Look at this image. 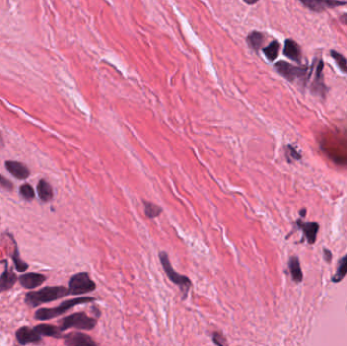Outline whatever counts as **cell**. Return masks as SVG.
I'll return each mask as SVG.
<instances>
[{
  "instance_id": "1",
  "label": "cell",
  "mask_w": 347,
  "mask_h": 346,
  "mask_svg": "<svg viewBox=\"0 0 347 346\" xmlns=\"http://www.w3.org/2000/svg\"><path fill=\"white\" fill-rule=\"evenodd\" d=\"M69 295V290L64 286L44 287L38 292H31L25 296V302L30 307H38L51 302Z\"/></svg>"
},
{
  "instance_id": "2",
  "label": "cell",
  "mask_w": 347,
  "mask_h": 346,
  "mask_svg": "<svg viewBox=\"0 0 347 346\" xmlns=\"http://www.w3.org/2000/svg\"><path fill=\"white\" fill-rule=\"evenodd\" d=\"M96 298L95 297H76V298H72V299H68L64 302H62V304L59 306V307H57V308H43V309H40L36 312L35 314V318L37 320H41V321H44V320H50V319H53L55 318V317H58V316H60L62 314H64L65 312H67L68 310L72 309L74 307L77 306V305H80V304H86V302H91V301H94Z\"/></svg>"
},
{
  "instance_id": "3",
  "label": "cell",
  "mask_w": 347,
  "mask_h": 346,
  "mask_svg": "<svg viewBox=\"0 0 347 346\" xmlns=\"http://www.w3.org/2000/svg\"><path fill=\"white\" fill-rule=\"evenodd\" d=\"M160 260H161V263L163 265V268L166 272V275L168 276V278L173 283H175L176 285H178L180 287L181 292L183 293L184 298H186L188 296V293H189V291H190V287L192 285L191 280L187 276L179 274V273L172 267L171 262L169 260L168 254L166 252L160 253Z\"/></svg>"
},
{
  "instance_id": "4",
  "label": "cell",
  "mask_w": 347,
  "mask_h": 346,
  "mask_svg": "<svg viewBox=\"0 0 347 346\" xmlns=\"http://www.w3.org/2000/svg\"><path fill=\"white\" fill-rule=\"evenodd\" d=\"M275 69L278 71V74L283 76L288 81L294 82L296 80L300 81V83H306L308 80L311 70L308 67L301 66H294L285 61H279L275 64Z\"/></svg>"
},
{
  "instance_id": "5",
  "label": "cell",
  "mask_w": 347,
  "mask_h": 346,
  "mask_svg": "<svg viewBox=\"0 0 347 346\" xmlns=\"http://www.w3.org/2000/svg\"><path fill=\"white\" fill-rule=\"evenodd\" d=\"M97 325L96 319L83 312L71 314L60 321V330L64 331L70 328L78 330H93Z\"/></svg>"
},
{
  "instance_id": "6",
  "label": "cell",
  "mask_w": 347,
  "mask_h": 346,
  "mask_svg": "<svg viewBox=\"0 0 347 346\" xmlns=\"http://www.w3.org/2000/svg\"><path fill=\"white\" fill-rule=\"evenodd\" d=\"M69 295L79 296L88 294L96 290V284L91 279L90 275L86 272H80L74 275L69 280Z\"/></svg>"
},
{
  "instance_id": "7",
  "label": "cell",
  "mask_w": 347,
  "mask_h": 346,
  "mask_svg": "<svg viewBox=\"0 0 347 346\" xmlns=\"http://www.w3.org/2000/svg\"><path fill=\"white\" fill-rule=\"evenodd\" d=\"M315 66V77L312 83V92L316 96L325 98L327 88L324 82V62L321 59H318Z\"/></svg>"
},
{
  "instance_id": "8",
  "label": "cell",
  "mask_w": 347,
  "mask_h": 346,
  "mask_svg": "<svg viewBox=\"0 0 347 346\" xmlns=\"http://www.w3.org/2000/svg\"><path fill=\"white\" fill-rule=\"evenodd\" d=\"M299 1L302 5L315 12H322L328 8H335L347 4L346 1L341 0H299Z\"/></svg>"
},
{
  "instance_id": "9",
  "label": "cell",
  "mask_w": 347,
  "mask_h": 346,
  "mask_svg": "<svg viewBox=\"0 0 347 346\" xmlns=\"http://www.w3.org/2000/svg\"><path fill=\"white\" fill-rule=\"evenodd\" d=\"M64 343L69 346H96L97 343L86 334L72 332L64 336Z\"/></svg>"
},
{
  "instance_id": "10",
  "label": "cell",
  "mask_w": 347,
  "mask_h": 346,
  "mask_svg": "<svg viewBox=\"0 0 347 346\" xmlns=\"http://www.w3.org/2000/svg\"><path fill=\"white\" fill-rule=\"evenodd\" d=\"M17 340L20 344L25 345L27 343H38L42 340L41 335L37 332V331L34 329H31L28 327H22L20 328L17 333Z\"/></svg>"
},
{
  "instance_id": "11",
  "label": "cell",
  "mask_w": 347,
  "mask_h": 346,
  "mask_svg": "<svg viewBox=\"0 0 347 346\" xmlns=\"http://www.w3.org/2000/svg\"><path fill=\"white\" fill-rule=\"evenodd\" d=\"M5 167L6 170L10 173V174L19 180H25L26 178H28L30 176L31 172L28 170V168L19 162H14V161H7L5 163Z\"/></svg>"
},
{
  "instance_id": "12",
  "label": "cell",
  "mask_w": 347,
  "mask_h": 346,
  "mask_svg": "<svg viewBox=\"0 0 347 346\" xmlns=\"http://www.w3.org/2000/svg\"><path fill=\"white\" fill-rule=\"evenodd\" d=\"M5 267H4V271L0 276V293L6 292L14 285V283L17 282V275L16 273H14L8 266V263L5 262Z\"/></svg>"
},
{
  "instance_id": "13",
  "label": "cell",
  "mask_w": 347,
  "mask_h": 346,
  "mask_svg": "<svg viewBox=\"0 0 347 346\" xmlns=\"http://www.w3.org/2000/svg\"><path fill=\"white\" fill-rule=\"evenodd\" d=\"M19 280L21 285L25 288L33 290V288L40 286L46 280V277L42 274H38V273H28V274L21 275Z\"/></svg>"
},
{
  "instance_id": "14",
  "label": "cell",
  "mask_w": 347,
  "mask_h": 346,
  "mask_svg": "<svg viewBox=\"0 0 347 346\" xmlns=\"http://www.w3.org/2000/svg\"><path fill=\"white\" fill-rule=\"evenodd\" d=\"M283 55L295 62H299L301 59V53H300L299 46L294 40L291 39H287L284 42Z\"/></svg>"
},
{
  "instance_id": "15",
  "label": "cell",
  "mask_w": 347,
  "mask_h": 346,
  "mask_svg": "<svg viewBox=\"0 0 347 346\" xmlns=\"http://www.w3.org/2000/svg\"><path fill=\"white\" fill-rule=\"evenodd\" d=\"M297 225L302 229V232L305 233L307 240L310 244H314L317 238L318 229H319V224L317 222H306L303 223L301 221L297 222Z\"/></svg>"
},
{
  "instance_id": "16",
  "label": "cell",
  "mask_w": 347,
  "mask_h": 346,
  "mask_svg": "<svg viewBox=\"0 0 347 346\" xmlns=\"http://www.w3.org/2000/svg\"><path fill=\"white\" fill-rule=\"evenodd\" d=\"M38 194L43 202H48L54 197L52 186L45 180H41L38 184Z\"/></svg>"
},
{
  "instance_id": "17",
  "label": "cell",
  "mask_w": 347,
  "mask_h": 346,
  "mask_svg": "<svg viewBox=\"0 0 347 346\" xmlns=\"http://www.w3.org/2000/svg\"><path fill=\"white\" fill-rule=\"evenodd\" d=\"M288 267H289V272H291L293 280L297 283L301 282L303 275H302V271H301L299 261L297 257H291V259H289V261H288Z\"/></svg>"
},
{
  "instance_id": "18",
  "label": "cell",
  "mask_w": 347,
  "mask_h": 346,
  "mask_svg": "<svg viewBox=\"0 0 347 346\" xmlns=\"http://www.w3.org/2000/svg\"><path fill=\"white\" fill-rule=\"evenodd\" d=\"M35 330L40 335H43V336H50V337H55V338H60L62 336L60 328H57L53 325L41 324V325L36 326Z\"/></svg>"
},
{
  "instance_id": "19",
  "label": "cell",
  "mask_w": 347,
  "mask_h": 346,
  "mask_svg": "<svg viewBox=\"0 0 347 346\" xmlns=\"http://www.w3.org/2000/svg\"><path fill=\"white\" fill-rule=\"evenodd\" d=\"M264 40H265V36L262 33H260V32H253L247 37L248 45L254 51H258L260 48L262 47Z\"/></svg>"
},
{
  "instance_id": "20",
  "label": "cell",
  "mask_w": 347,
  "mask_h": 346,
  "mask_svg": "<svg viewBox=\"0 0 347 346\" xmlns=\"http://www.w3.org/2000/svg\"><path fill=\"white\" fill-rule=\"evenodd\" d=\"M279 48H280L279 43L277 41H273L267 47L263 48V53L267 57V59L269 61H274L277 58L278 53H279Z\"/></svg>"
},
{
  "instance_id": "21",
  "label": "cell",
  "mask_w": 347,
  "mask_h": 346,
  "mask_svg": "<svg viewBox=\"0 0 347 346\" xmlns=\"http://www.w3.org/2000/svg\"><path fill=\"white\" fill-rule=\"evenodd\" d=\"M346 274H347V254L339 261L335 275L332 277V281L338 283L346 276Z\"/></svg>"
},
{
  "instance_id": "22",
  "label": "cell",
  "mask_w": 347,
  "mask_h": 346,
  "mask_svg": "<svg viewBox=\"0 0 347 346\" xmlns=\"http://www.w3.org/2000/svg\"><path fill=\"white\" fill-rule=\"evenodd\" d=\"M144 205V214L147 215V218L149 219H155L157 216H160V214L163 212V209L151 202H148V201H143Z\"/></svg>"
},
{
  "instance_id": "23",
  "label": "cell",
  "mask_w": 347,
  "mask_h": 346,
  "mask_svg": "<svg viewBox=\"0 0 347 346\" xmlns=\"http://www.w3.org/2000/svg\"><path fill=\"white\" fill-rule=\"evenodd\" d=\"M13 244H14V250H13V254H12L11 258H12V260H13L14 266H16V268H17V270L19 272H24V271H25L28 268V265H27V263L24 262L22 259L20 258L19 250H18V247H17V243L14 240H13Z\"/></svg>"
},
{
  "instance_id": "24",
  "label": "cell",
  "mask_w": 347,
  "mask_h": 346,
  "mask_svg": "<svg viewBox=\"0 0 347 346\" xmlns=\"http://www.w3.org/2000/svg\"><path fill=\"white\" fill-rule=\"evenodd\" d=\"M331 56H332V58H333L335 60V62L337 63L340 70L347 74V60L344 58V56L334 50L331 51Z\"/></svg>"
},
{
  "instance_id": "25",
  "label": "cell",
  "mask_w": 347,
  "mask_h": 346,
  "mask_svg": "<svg viewBox=\"0 0 347 346\" xmlns=\"http://www.w3.org/2000/svg\"><path fill=\"white\" fill-rule=\"evenodd\" d=\"M20 194L24 199H25L27 201H31L35 197V191L30 184L22 185L20 187Z\"/></svg>"
},
{
  "instance_id": "26",
  "label": "cell",
  "mask_w": 347,
  "mask_h": 346,
  "mask_svg": "<svg viewBox=\"0 0 347 346\" xmlns=\"http://www.w3.org/2000/svg\"><path fill=\"white\" fill-rule=\"evenodd\" d=\"M212 340L215 344H218V345H226L227 344L224 336L219 332H214L212 334Z\"/></svg>"
},
{
  "instance_id": "27",
  "label": "cell",
  "mask_w": 347,
  "mask_h": 346,
  "mask_svg": "<svg viewBox=\"0 0 347 346\" xmlns=\"http://www.w3.org/2000/svg\"><path fill=\"white\" fill-rule=\"evenodd\" d=\"M0 186L3 187L4 189H7V190H12L13 189V185L12 183L7 180L6 178H4L3 176L0 175Z\"/></svg>"
},
{
  "instance_id": "28",
  "label": "cell",
  "mask_w": 347,
  "mask_h": 346,
  "mask_svg": "<svg viewBox=\"0 0 347 346\" xmlns=\"http://www.w3.org/2000/svg\"><path fill=\"white\" fill-rule=\"evenodd\" d=\"M324 254H325V259H326V261H327V262H330V261H331V259H332V253H331L329 250L325 249V250H324Z\"/></svg>"
},
{
  "instance_id": "29",
  "label": "cell",
  "mask_w": 347,
  "mask_h": 346,
  "mask_svg": "<svg viewBox=\"0 0 347 346\" xmlns=\"http://www.w3.org/2000/svg\"><path fill=\"white\" fill-rule=\"evenodd\" d=\"M244 1H245L246 3H247V4H250V5H252V4H255V3H257V2L259 1V0H244Z\"/></svg>"
},
{
  "instance_id": "30",
  "label": "cell",
  "mask_w": 347,
  "mask_h": 346,
  "mask_svg": "<svg viewBox=\"0 0 347 346\" xmlns=\"http://www.w3.org/2000/svg\"><path fill=\"white\" fill-rule=\"evenodd\" d=\"M4 146V141H3V137L1 135V132H0V148H3Z\"/></svg>"
},
{
  "instance_id": "31",
  "label": "cell",
  "mask_w": 347,
  "mask_h": 346,
  "mask_svg": "<svg viewBox=\"0 0 347 346\" xmlns=\"http://www.w3.org/2000/svg\"><path fill=\"white\" fill-rule=\"evenodd\" d=\"M341 20H342L343 23H345V24L347 25V13H344V14H343V16L341 17Z\"/></svg>"
},
{
  "instance_id": "32",
  "label": "cell",
  "mask_w": 347,
  "mask_h": 346,
  "mask_svg": "<svg viewBox=\"0 0 347 346\" xmlns=\"http://www.w3.org/2000/svg\"><path fill=\"white\" fill-rule=\"evenodd\" d=\"M305 213H306V210H305V209H302V210L300 211V214H301V216H305Z\"/></svg>"
}]
</instances>
